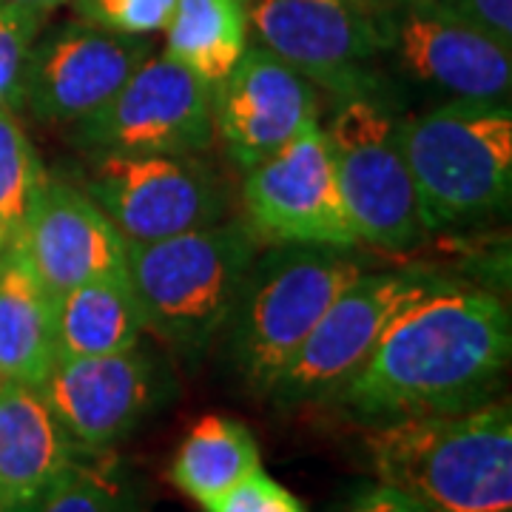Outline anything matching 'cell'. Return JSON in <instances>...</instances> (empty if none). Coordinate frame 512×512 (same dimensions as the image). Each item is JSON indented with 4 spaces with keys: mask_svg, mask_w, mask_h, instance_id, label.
Here are the masks:
<instances>
[{
    "mask_svg": "<svg viewBox=\"0 0 512 512\" xmlns=\"http://www.w3.org/2000/svg\"><path fill=\"white\" fill-rule=\"evenodd\" d=\"M248 29L302 77L330 92L370 94V63L382 52L376 0H242Z\"/></svg>",
    "mask_w": 512,
    "mask_h": 512,
    "instance_id": "obj_10",
    "label": "cell"
},
{
    "mask_svg": "<svg viewBox=\"0 0 512 512\" xmlns=\"http://www.w3.org/2000/svg\"><path fill=\"white\" fill-rule=\"evenodd\" d=\"M512 49V0H419Z\"/></svg>",
    "mask_w": 512,
    "mask_h": 512,
    "instance_id": "obj_27",
    "label": "cell"
},
{
    "mask_svg": "<svg viewBox=\"0 0 512 512\" xmlns=\"http://www.w3.org/2000/svg\"><path fill=\"white\" fill-rule=\"evenodd\" d=\"M43 18L46 15L32 9L0 3V106L6 109L15 111L23 106L26 66Z\"/></svg>",
    "mask_w": 512,
    "mask_h": 512,
    "instance_id": "obj_24",
    "label": "cell"
},
{
    "mask_svg": "<svg viewBox=\"0 0 512 512\" xmlns=\"http://www.w3.org/2000/svg\"><path fill=\"white\" fill-rule=\"evenodd\" d=\"M77 18L103 32L148 37L165 32L177 0H72Z\"/></svg>",
    "mask_w": 512,
    "mask_h": 512,
    "instance_id": "obj_25",
    "label": "cell"
},
{
    "mask_svg": "<svg viewBox=\"0 0 512 512\" xmlns=\"http://www.w3.org/2000/svg\"><path fill=\"white\" fill-rule=\"evenodd\" d=\"M46 171L12 109L0 106V239L12 245Z\"/></svg>",
    "mask_w": 512,
    "mask_h": 512,
    "instance_id": "obj_23",
    "label": "cell"
},
{
    "mask_svg": "<svg viewBox=\"0 0 512 512\" xmlns=\"http://www.w3.org/2000/svg\"><path fill=\"white\" fill-rule=\"evenodd\" d=\"M80 450L37 387L0 382V512H37Z\"/></svg>",
    "mask_w": 512,
    "mask_h": 512,
    "instance_id": "obj_17",
    "label": "cell"
},
{
    "mask_svg": "<svg viewBox=\"0 0 512 512\" xmlns=\"http://www.w3.org/2000/svg\"><path fill=\"white\" fill-rule=\"evenodd\" d=\"M350 512H430L424 504H419L416 498L404 495L402 490L396 487H387V484H379L376 490H370L367 495H362L353 510Z\"/></svg>",
    "mask_w": 512,
    "mask_h": 512,
    "instance_id": "obj_28",
    "label": "cell"
},
{
    "mask_svg": "<svg viewBox=\"0 0 512 512\" xmlns=\"http://www.w3.org/2000/svg\"><path fill=\"white\" fill-rule=\"evenodd\" d=\"M15 245L55 299L92 276L126 271L123 234L80 185L63 177H43Z\"/></svg>",
    "mask_w": 512,
    "mask_h": 512,
    "instance_id": "obj_16",
    "label": "cell"
},
{
    "mask_svg": "<svg viewBox=\"0 0 512 512\" xmlns=\"http://www.w3.org/2000/svg\"><path fill=\"white\" fill-rule=\"evenodd\" d=\"M510 348V308L450 282L413 302L330 402L367 427L473 410L493 402Z\"/></svg>",
    "mask_w": 512,
    "mask_h": 512,
    "instance_id": "obj_1",
    "label": "cell"
},
{
    "mask_svg": "<svg viewBox=\"0 0 512 512\" xmlns=\"http://www.w3.org/2000/svg\"><path fill=\"white\" fill-rule=\"evenodd\" d=\"M214 86L174 57H146L109 100L74 123L86 154H200L214 137Z\"/></svg>",
    "mask_w": 512,
    "mask_h": 512,
    "instance_id": "obj_9",
    "label": "cell"
},
{
    "mask_svg": "<svg viewBox=\"0 0 512 512\" xmlns=\"http://www.w3.org/2000/svg\"><path fill=\"white\" fill-rule=\"evenodd\" d=\"M259 467L262 458L254 433L242 421L211 413L202 416L180 441L168 478L180 493L194 498L208 512L231 487Z\"/></svg>",
    "mask_w": 512,
    "mask_h": 512,
    "instance_id": "obj_20",
    "label": "cell"
},
{
    "mask_svg": "<svg viewBox=\"0 0 512 512\" xmlns=\"http://www.w3.org/2000/svg\"><path fill=\"white\" fill-rule=\"evenodd\" d=\"M37 512H143V504L126 464L106 450L77 458Z\"/></svg>",
    "mask_w": 512,
    "mask_h": 512,
    "instance_id": "obj_22",
    "label": "cell"
},
{
    "mask_svg": "<svg viewBox=\"0 0 512 512\" xmlns=\"http://www.w3.org/2000/svg\"><path fill=\"white\" fill-rule=\"evenodd\" d=\"M242 197L251 228L274 242L325 248H356L362 242L336 183L328 134L319 120L248 168Z\"/></svg>",
    "mask_w": 512,
    "mask_h": 512,
    "instance_id": "obj_11",
    "label": "cell"
},
{
    "mask_svg": "<svg viewBox=\"0 0 512 512\" xmlns=\"http://www.w3.org/2000/svg\"><path fill=\"white\" fill-rule=\"evenodd\" d=\"M348 248L291 245L254 256L225 319L231 365L256 393H268L330 302L365 274Z\"/></svg>",
    "mask_w": 512,
    "mask_h": 512,
    "instance_id": "obj_5",
    "label": "cell"
},
{
    "mask_svg": "<svg viewBox=\"0 0 512 512\" xmlns=\"http://www.w3.org/2000/svg\"><path fill=\"white\" fill-rule=\"evenodd\" d=\"M382 52L399 72L453 100L510 103L512 49L419 0L382 9Z\"/></svg>",
    "mask_w": 512,
    "mask_h": 512,
    "instance_id": "obj_12",
    "label": "cell"
},
{
    "mask_svg": "<svg viewBox=\"0 0 512 512\" xmlns=\"http://www.w3.org/2000/svg\"><path fill=\"white\" fill-rule=\"evenodd\" d=\"M399 146L427 231L484 220L510 205V103L447 100L399 120Z\"/></svg>",
    "mask_w": 512,
    "mask_h": 512,
    "instance_id": "obj_4",
    "label": "cell"
},
{
    "mask_svg": "<svg viewBox=\"0 0 512 512\" xmlns=\"http://www.w3.org/2000/svg\"><path fill=\"white\" fill-rule=\"evenodd\" d=\"M6 6H20V9H32V12H40V15H49L52 9L69 3V0H0Z\"/></svg>",
    "mask_w": 512,
    "mask_h": 512,
    "instance_id": "obj_29",
    "label": "cell"
},
{
    "mask_svg": "<svg viewBox=\"0 0 512 512\" xmlns=\"http://www.w3.org/2000/svg\"><path fill=\"white\" fill-rule=\"evenodd\" d=\"M365 447L379 481L430 512L512 510L510 402L370 424Z\"/></svg>",
    "mask_w": 512,
    "mask_h": 512,
    "instance_id": "obj_2",
    "label": "cell"
},
{
    "mask_svg": "<svg viewBox=\"0 0 512 512\" xmlns=\"http://www.w3.org/2000/svg\"><path fill=\"white\" fill-rule=\"evenodd\" d=\"M248 49L242 0H177L165 26V55L208 86L222 83Z\"/></svg>",
    "mask_w": 512,
    "mask_h": 512,
    "instance_id": "obj_21",
    "label": "cell"
},
{
    "mask_svg": "<svg viewBox=\"0 0 512 512\" xmlns=\"http://www.w3.org/2000/svg\"><path fill=\"white\" fill-rule=\"evenodd\" d=\"M80 188L128 245L220 222L222 185L194 154H89Z\"/></svg>",
    "mask_w": 512,
    "mask_h": 512,
    "instance_id": "obj_8",
    "label": "cell"
},
{
    "mask_svg": "<svg viewBox=\"0 0 512 512\" xmlns=\"http://www.w3.org/2000/svg\"><path fill=\"white\" fill-rule=\"evenodd\" d=\"M208 512H308L296 495L262 467L231 487Z\"/></svg>",
    "mask_w": 512,
    "mask_h": 512,
    "instance_id": "obj_26",
    "label": "cell"
},
{
    "mask_svg": "<svg viewBox=\"0 0 512 512\" xmlns=\"http://www.w3.org/2000/svg\"><path fill=\"white\" fill-rule=\"evenodd\" d=\"M146 330L126 271H111L57 296V359L109 356L137 348Z\"/></svg>",
    "mask_w": 512,
    "mask_h": 512,
    "instance_id": "obj_19",
    "label": "cell"
},
{
    "mask_svg": "<svg viewBox=\"0 0 512 512\" xmlns=\"http://www.w3.org/2000/svg\"><path fill=\"white\" fill-rule=\"evenodd\" d=\"M316 120L308 77L262 46H248L217 83L214 126L239 168H254Z\"/></svg>",
    "mask_w": 512,
    "mask_h": 512,
    "instance_id": "obj_15",
    "label": "cell"
},
{
    "mask_svg": "<svg viewBox=\"0 0 512 512\" xmlns=\"http://www.w3.org/2000/svg\"><path fill=\"white\" fill-rule=\"evenodd\" d=\"M63 430L86 453L128 439L160 402V376L143 350L55 359L37 387Z\"/></svg>",
    "mask_w": 512,
    "mask_h": 512,
    "instance_id": "obj_13",
    "label": "cell"
},
{
    "mask_svg": "<svg viewBox=\"0 0 512 512\" xmlns=\"http://www.w3.org/2000/svg\"><path fill=\"white\" fill-rule=\"evenodd\" d=\"M57 299L18 245L0 251V382L40 387L57 359Z\"/></svg>",
    "mask_w": 512,
    "mask_h": 512,
    "instance_id": "obj_18",
    "label": "cell"
},
{
    "mask_svg": "<svg viewBox=\"0 0 512 512\" xmlns=\"http://www.w3.org/2000/svg\"><path fill=\"white\" fill-rule=\"evenodd\" d=\"M146 57H151L146 37L114 35L83 20L60 26L32 46L23 106L43 123H80L100 109Z\"/></svg>",
    "mask_w": 512,
    "mask_h": 512,
    "instance_id": "obj_14",
    "label": "cell"
},
{
    "mask_svg": "<svg viewBox=\"0 0 512 512\" xmlns=\"http://www.w3.org/2000/svg\"><path fill=\"white\" fill-rule=\"evenodd\" d=\"M453 279L436 271L359 274L316 322L305 345L276 376L268 396L279 404L330 402V396L365 365L387 328L421 296Z\"/></svg>",
    "mask_w": 512,
    "mask_h": 512,
    "instance_id": "obj_7",
    "label": "cell"
},
{
    "mask_svg": "<svg viewBox=\"0 0 512 512\" xmlns=\"http://www.w3.org/2000/svg\"><path fill=\"white\" fill-rule=\"evenodd\" d=\"M336 183L362 242L410 251L427 237L419 194L399 146V120L370 94H353L325 128Z\"/></svg>",
    "mask_w": 512,
    "mask_h": 512,
    "instance_id": "obj_6",
    "label": "cell"
},
{
    "mask_svg": "<svg viewBox=\"0 0 512 512\" xmlns=\"http://www.w3.org/2000/svg\"><path fill=\"white\" fill-rule=\"evenodd\" d=\"M3 248H6V242H3V239H0V251H3Z\"/></svg>",
    "mask_w": 512,
    "mask_h": 512,
    "instance_id": "obj_30",
    "label": "cell"
},
{
    "mask_svg": "<svg viewBox=\"0 0 512 512\" xmlns=\"http://www.w3.org/2000/svg\"><path fill=\"white\" fill-rule=\"evenodd\" d=\"M256 251L259 237L242 222H211L128 245L126 274L146 328L197 359L225 328Z\"/></svg>",
    "mask_w": 512,
    "mask_h": 512,
    "instance_id": "obj_3",
    "label": "cell"
}]
</instances>
